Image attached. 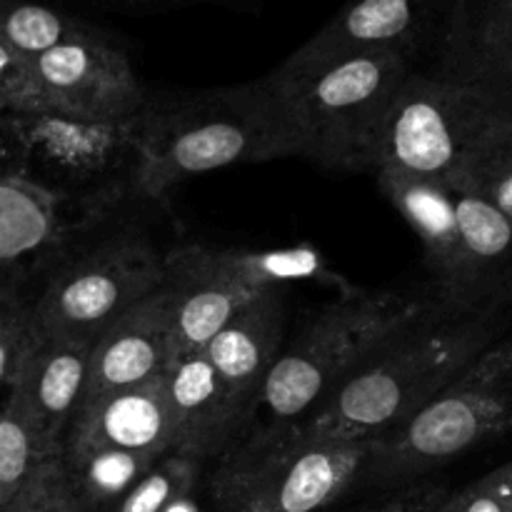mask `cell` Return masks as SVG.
Here are the masks:
<instances>
[{
  "label": "cell",
  "instance_id": "6da1fadb",
  "mask_svg": "<svg viewBox=\"0 0 512 512\" xmlns=\"http://www.w3.org/2000/svg\"><path fill=\"white\" fill-rule=\"evenodd\" d=\"M503 335L505 313H460L438 305L360 365L313 413L270 435L295 443L380 438L418 413Z\"/></svg>",
  "mask_w": 512,
  "mask_h": 512
},
{
  "label": "cell",
  "instance_id": "7a4b0ae2",
  "mask_svg": "<svg viewBox=\"0 0 512 512\" xmlns=\"http://www.w3.org/2000/svg\"><path fill=\"white\" fill-rule=\"evenodd\" d=\"M295 158L268 80L150 98L138 113L135 195L160 200L198 175Z\"/></svg>",
  "mask_w": 512,
  "mask_h": 512
},
{
  "label": "cell",
  "instance_id": "3957f363",
  "mask_svg": "<svg viewBox=\"0 0 512 512\" xmlns=\"http://www.w3.org/2000/svg\"><path fill=\"white\" fill-rule=\"evenodd\" d=\"M438 305L435 298L398 290H350L325 305L280 350L243 435L280 433L300 423L360 365Z\"/></svg>",
  "mask_w": 512,
  "mask_h": 512
},
{
  "label": "cell",
  "instance_id": "277c9868",
  "mask_svg": "<svg viewBox=\"0 0 512 512\" xmlns=\"http://www.w3.org/2000/svg\"><path fill=\"white\" fill-rule=\"evenodd\" d=\"M413 65L400 53H368L300 75L268 73L295 158L328 170L373 173L380 130Z\"/></svg>",
  "mask_w": 512,
  "mask_h": 512
},
{
  "label": "cell",
  "instance_id": "5b68a950",
  "mask_svg": "<svg viewBox=\"0 0 512 512\" xmlns=\"http://www.w3.org/2000/svg\"><path fill=\"white\" fill-rule=\"evenodd\" d=\"M15 175L48 190L83 230L135 195L138 115L88 120L55 110H8Z\"/></svg>",
  "mask_w": 512,
  "mask_h": 512
},
{
  "label": "cell",
  "instance_id": "8992f818",
  "mask_svg": "<svg viewBox=\"0 0 512 512\" xmlns=\"http://www.w3.org/2000/svg\"><path fill=\"white\" fill-rule=\"evenodd\" d=\"M512 423V340H495L453 383L370 445L360 483L413 485L430 470L490 443Z\"/></svg>",
  "mask_w": 512,
  "mask_h": 512
},
{
  "label": "cell",
  "instance_id": "52a82bcc",
  "mask_svg": "<svg viewBox=\"0 0 512 512\" xmlns=\"http://www.w3.org/2000/svg\"><path fill=\"white\" fill-rule=\"evenodd\" d=\"M373 440L295 443L243 435L203 478L208 512H318L363 480Z\"/></svg>",
  "mask_w": 512,
  "mask_h": 512
},
{
  "label": "cell",
  "instance_id": "ba28073f",
  "mask_svg": "<svg viewBox=\"0 0 512 512\" xmlns=\"http://www.w3.org/2000/svg\"><path fill=\"white\" fill-rule=\"evenodd\" d=\"M505 130H512V98L410 70L385 115L375 170L395 168L445 183Z\"/></svg>",
  "mask_w": 512,
  "mask_h": 512
},
{
  "label": "cell",
  "instance_id": "9c48e42d",
  "mask_svg": "<svg viewBox=\"0 0 512 512\" xmlns=\"http://www.w3.org/2000/svg\"><path fill=\"white\" fill-rule=\"evenodd\" d=\"M163 253L138 233H113L65 255L30 300L35 333L95 340L163 288Z\"/></svg>",
  "mask_w": 512,
  "mask_h": 512
},
{
  "label": "cell",
  "instance_id": "30bf717a",
  "mask_svg": "<svg viewBox=\"0 0 512 512\" xmlns=\"http://www.w3.org/2000/svg\"><path fill=\"white\" fill-rule=\"evenodd\" d=\"M45 108L88 120L133 118L148 103L128 55L90 30L30 58Z\"/></svg>",
  "mask_w": 512,
  "mask_h": 512
},
{
  "label": "cell",
  "instance_id": "8fae6325",
  "mask_svg": "<svg viewBox=\"0 0 512 512\" xmlns=\"http://www.w3.org/2000/svg\"><path fill=\"white\" fill-rule=\"evenodd\" d=\"M428 15L430 0H350L273 73L300 75L368 53L413 58Z\"/></svg>",
  "mask_w": 512,
  "mask_h": 512
},
{
  "label": "cell",
  "instance_id": "7c38bea8",
  "mask_svg": "<svg viewBox=\"0 0 512 512\" xmlns=\"http://www.w3.org/2000/svg\"><path fill=\"white\" fill-rule=\"evenodd\" d=\"M93 343L95 340L33 330L5 390L30 415L50 458L58 455L65 433L83 403Z\"/></svg>",
  "mask_w": 512,
  "mask_h": 512
},
{
  "label": "cell",
  "instance_id": "4fadbf2b",
  "mask_svg": "<svg viewBox=\"0 0 512 512\" xmlns=\"http://www.w3.org/2000/svg\"><path fill=\"white\" fill-rule=\"evenodd\" d=\"M173 358L168 298L160 288L95 338L83 403L148 383L163 375Z\"/></svg>",
  "mask_w": 512,
  "mask_h": 512
},
{
  "label": "cell",
  "instance_id": "5bb4252c",
  "mask_svg": "<svg viewBox=\"0 0 512 512\" xmlns=\"http://www.w3.org/2000/svg\"><path fill=\"white\" fill-rule=\"evenodd\" d=\"M430 75L512 98V0H453Z\"/></svg>",
  "mask_w": 512,
  "mask_h": 512
},
{
  "label": "cell",
  "instance_id": "9a60e30c",
  "mask_svg": "<svg viewBox=\"0 0 512 512\" xmlns=\"http://www.w3.org/2000/svg\"><path fill=\"white\" fill-rule=\"evenodd\" d=\"M93 448L148 455L173 453L175 428L163 375L80 405L60 450Z\"/></svg>",
  "mask_w": 512,
  "mask_h": 512
},
{
  "label": "cell",
  "instance_id": "2e32d148",
  "mask_svg": "<svg viewBox=\"0 0 512 512\" xmlns=\"http://www.w3.org/2000/svg\"><path fill=\"white\" fill-rule=\"evenodd\" d=\"M283 288L265 290L230 315L228 323L203 348L225 393L248 425L260 388L283 350L285 335ZM245 433V430H243Z\"/></svg>",
  "mask_w": 512,
  "mask_h": 512
},
{
  "label": "cell",
  "instance_id": "e0dca14e",
  "mask_svg": "<svg viewBox=\"0 0 512 512\" xmlns=\"http://www.w3.org/2000/svg\"><path fill=\"white\" fill-rule=\"evenodd\" d=\"M373 175L378 178L385 198L398 208L405 223L420 238L425 263L433 273L435 300L450 310L475 313L465 303L460 235L450 190L438 180L420 178L395 168H378Z\"/></svg>",
  "mask_w": 512,
  "mask_h": 512
},
{
  "label": "cell",
  "instance_id": "ac0fdd59",
  "mask_svg": "<svg viewBox=\"0 0 512 512\" xmlns=\"http://www.w3.org/2000/svg\"><path fill=\"white\" fill-rule=\"evenodd\" d=\"M170 413L175 428V453H183L200 463H215L228 453L245 430V420L213 365L198 353L175 358L165 368Z\"/></svg>",
  "mask_w": 512,
  "mask_h": 512
},
{
  "label": "cell",
  "instance_id": "d6986e66",
  "mask_svg": "<svg viewBox=\"0 0 512 512\" xmlns=\"http://www.w3.org/2000/svg\"><path fill=\"white\" fill-rule=\"evenodd\" d=\"M85 230L55 195L18 175L0 178V268H53Z\"/></svg>",
  "mask_w": 512,
  "mask_h": 512
},
{
  "label": "cell",
  "instance_id": "ffe728a7",
  "mask_svg": "<svg viewBox=\"0 0 512 512\" xmlns=\"http://www.w3.org/2000/svg\"><path fill=\"white\" fill-rule=\"evenodd\" d=\"M163 263V290L168 298L175 358L203 350L228 323L230 315L255 298L248 290L235 288L210 273L200 263L193 243L165 253Z\"/></svg>",
  "mask_w": 512,
  "mask_h": 512
},
{
  "label": "cell",
  "instance_id": "44dd1931",
  "mask_svg": "<svg viewBox=\"0 0 512 512\" xmlns=\"http://www.w3.org/2000/svg\"><path fill=\"white\" fill-rule=\"evenodd\" d=\"M460 235L465 303L475 313H505L510 303L512 218L473 193L450 190Z\"/></svg>",
  "mask_w": 512,
  "mask_h": 512
},
{
  "label": "cell",
  "instance_id": "7402d4cb",
  "mask_svg": "<svg viewBox=\"0 0 512 512\" xmlns=\"http://www.w3.org/2000/svg\"><path fill=\"white\" fill-rule=\"evenodd\" d=\"M195 253L210 273L253 295L265 293V290H278L288 283H300V280H318V283H333L335 280L325 268L318 250L308 248V245L278 250L195 245Z\"/></svg>",
  "mask_w": 512,
  "mask_h": 512
},
{
  "label": "cell",
  "instance_id": "603a6c76",
  "mask_svg": "<svg viewBox=\"0 0 512 512\" xmlns=\"http://www.w3.org/2000/svg\"><path fill=\"white\" fill-rule=\"evenodd\" d=\"M163 455L125 450H60L70 488L90 512H108Z\"/></svg>",
  "mask_w": 512,
  "mask_h": 512
},
{
  "label": "cell",
  "instance_id": "cb8c5ba5",
  "mask_svg": "<svg viewBox=\"0 0 512 512\" xmlns=\"http://www.w3.org/2000/svg\"><path fill=\"white\" fill-rule=\"evenodd\" d=\"M80 20L28 0H0V45L30 60L65 40L88 35Z\"/></svg>",
  "mask_w": 512,
  "mask_h": 512
},
{
  "label": "cell",
  "instance_id": "d4e9b609",
  "mask_svg": "<svg viewBox=\"0 0 512 512\" xmlns=\"http://www.w3.org/2000/svg\"><path fill=\"white\" fill-rule=\"evenodd\" d=\"M443 185L455 193L478 195L512 218V130L480 145Z\"/></svg>",
  "mask_w": 512,
  "mask_h": 512
},
{
  "label": "cell",
  "instance_id": "484cf974",
  "mask_svg": "<svg viewBox=\"0 0 512 512\" xmlns=\"http://www.w3.org/2000/svg\"><path fill=\"white\" fill-rule=\"evenodd\" d=\"M45 460L50 455L40 443L33 420L13 395L5 393L0 403V500L8 503Z\"/></svg>",
  "mask_w": 512,
  "mask_h": 512
},
{
  "label": "cell",
  "instance_id": "4316f807",
  "mask_svg": "<svg viewBox=\"0 0 512 512\" xmlns=\"http://www.w3.org/2000/svg\"><path fill=\"white\" fill-rule=\"evenodd\" d=\"M205 463L183 453H168L118 500L108 512H165L180 495L200 488Z\"/></svg>",
  "mask_w": 512,
  "mask_h": 512
},
{
  "label": "cell",
  "instance_id": "83f0119b",
  "mask_svg": "<svg viewBox=\"0 0 512 512\" xmlns=\"http://www.w3.org/2000/svg\"><path fill=\"white\" fill-rule=\"evenodd\" d=\"M3 512H90L70 488L58 455L40 463Z\"/></svg>",
  "mask_w": 512,
  "mask_h": 512
},
{
  "label": "cell",
  "instance_id": "f1b7e54d",
  "mask_svg": "<svg viewBox=\"0 0 512 512\" xmlns=\"http://www.w3.org/2000/svg\"><path fill=\"white\" fill-rule=\"evenodd\" d=\"M33 335L30 300L13 283H0V393L13 380L15 368L23 358Z\"/></svg>",
  "mask_w": 512,
  "mask_h": 512
},
{
  "label": "cell",
  "instance_id": "f546056e",
  "mask_svg": "<svg viewBox=\"0 0 512 512\" xmlns=\"http://www.w3.org/2000/svg\"><path fill=\"white\" fill-rule=\"evenodd\" d=\"M438 512H512V465L503 463L458 493H448Z\"/></svg>",
  "mask_w": 512,
  "mask_h": 512
},
{
  "label": "cell",
  "instance_id": "4dcf8cb0",
  "mask_svg": "<svg viewBox=\"0 0 512 512\" xmlns=\"http://www.w3.org/2000/svg\"><path fill=\"white\" fill-rule=\"evenodd\" d=\"M0 100L8 110H48L40 98L30 60L0 45Z\"/></svg>",
  "mask_w": 512,
  "mask_h": 512
},
{
  "label": "cell",
  "instance_id": "1f68e13d",
  "mask_svg": "<svg viewBox=\"0 0 512 512\" xmlns=\"http://www.w3.org/2000/svg\"><path fill=\"white\" fill-rule=\"evenodd\" d=\"M445 495L448 493L435 485H403L390 500L358 512H438Z\"/></svg>",
  "mask_w": 512,
  "mask_h": 512
},
{
  "label": "cell",
  "instance_id": "d6a6232c",
  "mask_svg": "<svg viewBox=\"0 0 512 512\" xmlns=\"http://www.w3.org/2000/svg\"><path fill=\"white\" fill-rule=\"evenodd\" d=\"M5 175H15V160H13V143L5 130L3 120H0V178Z\"/></svg>",
  "mask_w": 512,
  "mask_h": 512
},
{
  "label": "cell",
  "instance_id": "836d02e7",
  "mask_svg": "<svg viewBox=\"0 0 512 512\" xmlns=\"http://www.w3.org/2000/svg\"><path fill=\"white\" fill-rule=\"evenodd\" d=\"M5 113H8V105H5L3 100H0V120H3V115H5Z\"/></svg>",
  "mask_w": 512,
  "mask_h": 512
},
{
  "label": "cell",
  "instance_id": "e575fe53",
  "mask_svg": "<svg viewBox=\"0 0 512 512\" xmlns=\"http://www.w3.org/2000/svg\"><path fill=\"white\" fill-rule=\"evenodd\" d=\"M5 510V503H3V500H0V512H3Z\"/></svg>",
  "mask_w": 512,
  "mask_h": 512
}]
</instances>
